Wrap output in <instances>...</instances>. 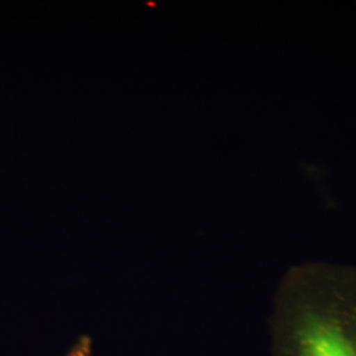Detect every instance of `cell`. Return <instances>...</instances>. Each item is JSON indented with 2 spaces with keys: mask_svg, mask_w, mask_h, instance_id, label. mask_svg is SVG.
I'll return each mask as SVG.
<instances>
[{
  "mask_svg": "<svg viewBox=\"0 0 356 356\" xmlns=\"http://www.w3.org/2000/svg\"><path fill=\"white\" fill-rule=\"evenodd\" d=\"M92 355V339L89 335H82L70 351L65 356H91Z\"/></svg>",
  "mask_w": 356,
  "mask_h": 356,
  "instance_id": "7a4b0ae2",
  "label": "cell"
},
{
  "mask_svg": "<svg viewBox=\"0 0 356 356\" xmlns=\"http://www.w3.org/2000/svg\"><path fill=\"white\" fill-rule=\"evenodd\" d=\"M270 356H356V267L291 268L275 294Z\"/></svg>",
  "mask_w": 356,
  "mask_h": 356,
  "instance_id": "6da1fadb",
  "label": "cell"
}]
</instances>
